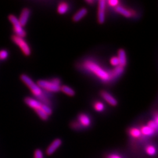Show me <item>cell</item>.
<instances>
[{
    "mask_svg": "<svg viewBox=\"0 0 158 158\" xmlns=\"http://www.w3.org/2000/svg\"><path fill=\"white\" fill-rule=\"evenodd\" d=\"M83 67L86 71L92 73L99 79H100L103 82L107 83L113 81L111 77L110 71L106 70L95 61L86 60L83 63Z\"/></svg>",
    "mask_w": 158,
    "mask_h": 158,
    "instance_id": "obj_1",
    "label": "cell"
},
{
    "mask_svg": "<svg viewBox=\"0 0 158 158\" xmlns=\"http://www.w3.org/2000/svg\"><path fill=\"white\" fill-rule=\"evenodd\" d=\"M21 81L25 84V85L29 88L31 92L33 94L34 96H36L39 102H40L44 105L50 107L52 103L49 100L48 98L45 95V94L43 92L42 89L40 88L37 84L34 82L32 79L27 75H21Z\"/></svg>",
    "mask_w": 158,
    "mask_h": 158,
    "instance_id": "obj_2",
    "label": "cell"
},
{
    "mask_svg": "<svg viewBox=\"0 0 158 158\" xmlns=\"http://www.w3.org/2000/svg\"><path fill=\"white\" fill-rule=\"evenodd\" d=\"M9 20L12 23L13 26V31L15 33V35L23 38L27 36L25 31H24L23 27L21 25V24H20L19 21V19L15 16L13 15H9Z\"/></svg>",
    "mask_w": 158,
    "mask_h": 158,
    "instance_id": "obj_3",
    "label": "cell"
},
{
    "mask_svg": "<svg viewBox=\"0 0 158 158\" xmlns=\"http://www.w3.org/2000/svg\"><path fill=\"white\" fill-rule=\"evenodd\" d=\"M12 41L17 45L21 51L26 56H29L31 54V50L27 42L24 40V39L17 36L16 35H13L11 37Z\"/></svg>",
    "mask_w": 158,
    "mask_h": 158,
    "instance_id": "obj_4",
    "label": "cell"
},
{
    "mask_svg": "<svg viewBox=\"0 0 158 158\" xmlns=\"http://www.w3.org/2000/svg\"><path fill=\"white\" fill-rule=\"evenodd\" d=\"M37 85L42 89H44L48 92H58L60 91L61 86L54 85L50 81L39 80L37 82Z\"/></svg>",
    "mask_w": 158,
    "mask_h": 158,
    "instance_id": "obj_5",
    "label": "cell"
},
{
    "mask_svg": "<svg viewBox=\"0 0 158 158\" xmlns=\"http://www.w3.org/2000/svg\"><path fill=\"white\" fill-rule=\"evenodd\" d=\"M106 6V2L105 0H100V1L98 2V21L99 24H103L105 22Z\"/></svg>",
    "mask_w": 158,
    "mask_h": 158,
    "instance_id": "obj_6",
    "label": "cell"
},
{
    "mask_svg": "<svg viewBox=\"0 0 158 158\" xmlns=\"http://www.w3.org/2000/svg\"><path fill=\"white\" fill-rule=\"evenodd\" d=\"M24 102H25V103L28 106L33 109L34 111H36L37 110H40V109L42 110V107L44 104L40 102H39L38 100H36V99L27 97L24 99Z\"/></svg>",
    "mask_w": 158,
    "mask_h": 158,
    "instance_id": "obj_7",
    "label": "cell"
},
{
    "mask_svg": "<svg viewBox=\"0 0 158 158\" xmlns=\"http://www.w3.org/2000/svg\"><path fill=\"white\" fill-rule=\"evenodd\" d=\"M62 144V140L59 138H56V139L54 140L51 144L49 145L46 150V153L48 156H51L54 154L58 148L60 147Z\"/></svg>",
    "mask_w": 158,
    "mask_h": 158,
    "instance_id": "obj_8",
    "label": "cell"
},
{
    "mask_svg": "<svg viewBox=\"0 0 158 158\" xmlns=\"http://www.w3.org/2000/svg\"><path fill=\"white\" fill-rule=\"evenodd\" d=\"M31 9L28 8H24L22 10V12L20 15V17L18 19L21 25L23 27L26 25L28 23L30 15H31Z\"/></svg>",
    "mask_w": 158,
    "mask_h": 158,
    "instance_id": "obj_9",
    "label": "cell"
},
{
    "mask_svg": "<svg viewBox=\"0 0 158 158\" xmlns=\"http://www.w3.org/2000/svg\"><path fill=\"white\" fill-rule=\"evenodd\" d=\"M100 95L103 100H106L109 104H110L112 106H116L117 105V100L109 92L102 90L100 92Z\"/></svg>",
    "mask_w": 158,
    "mask_h": 158,
    "instance_id": "obj_10",
    "label": "cell"
},
{
    "mask_svg": "<svg viewBox=\"0 0 158 158\" xmlns=\"http://www.w3.org/2000/svg\"><path fill=\"white\" fill-rule=\"evenodd\" d=\"M78 123L83 127H88L91 125V119L85 113H81L78 116Z\"/></svg>",
    "mask_w": 158,
    "mask_h": 158,
    "instance_id": "obj_11",
    "label": "cell"
},
{
    "mask_svg": "<svg viewBox=\"0 0 158 158\" xmlns=\"http://www.w3.org/2000/svg\"><path fill=\"white\" fill-rule=\"evenodd\" d=\"M117 57L118 59V61H119V66L125 68V67L127 65V56L126 52L124 49H118Z\"/></svg>",
    "mask_w": 158,
    "mask_h": 158,
    "instance_id": "obj_12",
    "label": "cell"
},
{
    "mask_svg": "<svg viewBox=\"0 0 158 158\" xmlns=\"http://www.w3.org/2000/svg\"><path fill=\"white\" fill-rule=\"evenodd\" d=\"M124 71L125 68L121 66H117L115 67L114 69H111L110 71V73L112 80H115V79L117 78L118 77H119L123 73V72H124Z\"/></svg>",
    "mask_w": 158,
    "mask_h": 158,
    "instance_id": "obj_13",
    "label": "cell"
},
{
    "mask_svg": "<svg viewBox=\"0 0 158 158\" xmlns=\"http://www.w3.org/2000/svg\"><path fill=\"white\" fill-rule=\"evenodd\" d=\"M115 11L118 13H119L122 15L123 16H124L125 17L127 18H130L133 16V13L131 12L130 10L127 9V8L121 6H118L117 7H115Z\"/></svg>",
    "mask_w": 158,
    "mask_h": 158,
    "instance_id": "obj_14",
    "label": "cell"
},
{
    "mask_svg": "<svg viewBox=\"0 0 158 158\" xmlns=\"http://www.w3.org/2000/svg\"><path fill=\"white\" fill-rule=\"evenodd\" d=\"M88 13V10L86 8H82L74 15L73 17V21L74 22H78L79 21L85 17Z\"/></svg>",
    "mask_w": 158,
    "mask_h": 158,
    "instance_id": "obj_15",
    "label": "cell"
},
{
    "mask_svg": "<svg viewBox=\"0 0 158 158\" xmlns=\"http://www.w3.org/2000/svg\"><path fill=\"white\" fill-rule=\"evenodd\" d=\"M140 131L141 132V135H143L146 136H151L154 135V134L156 132V131L152 129L151 128L148 127L147 125L142 126L140 129Z\"/></svg>",
    "mask_w": 158,
    "mask_h": 158,
    "instance_id": "obj_16",
    "label": "cell"
},
{
    "mask_svg": "<svg viewBox=\"0 0 158 158\" xmlns=\"http://www.w3.org/2000/svg\"><path fill=\"white\" fill-rule=\"evenodd\" d=\"M69 9V4L66 2H60L57 6V13L60 15L65 14Z\"/></svg>",
    "mask_w": 158,
    "mask_h": 158,
    "instance_id": "obj_17",
    "label": "cell"
},
{
    "mask_svg": "<svg viewBox=\"0 0 158 158\" xmlns=\"http://www.w3.org/2000/svg\"><path fill=\"white\" fill-rule=\"evenodd\" d=\"M60 91H62L63 93H65V94L69 96H74L75 95V90L72 89L71 88L67 86H62L60 88Z\"/></svg>",
    "mask_w": 158,
    "mask_h": 158,
    "instance_id": "obj_18",
    "label": "cell"
},
{
    "mask_svg": "<svg viewBox=\"0 0 158 158\" xmlns=\"http://www.w3.org/2000/svg\"><path fill=\"white\" fill-rule=\"evenodd\" d=\"M128 133L132 137L135 138H138L141 136V132L139 128H131L128 131Z\"/></svg>",
    "mask_w": 158,
    "mask_h": 158,
    "instance_id": "obj_19",
    "label": "cell"
},
{
    "mask_svg": "<svg viewBox=\"0 0 158 158\" xmlns=\"http://www.w3.org/2000/svg\"><path fill=\"white\" fill-rule=\"evenodd\" d=\"M145 150L146 154L150 156H154L157 152L156 148L153 145H148V146H146Z\"/></svg>",
    "mask_w": 158,
    "mask_h": 158,
    "instance_id": "obj_20",
    "label": "cell"
},
{
    "mask_svg": "<svg viewBox=\"0 0 158 158\" xmlns=\"http://www.w3.org/2000/svg\"><path fill=\"white\" fill-rule=\"evenodd\" d=\"M94 109L98 112H102L105 110V106L102 102H96L94 103Z\"/></svg>",
    "mask_w": 158,
    "mask_h": 158,
    "instance_id": "obj_21",
    "label": "cell"
},
{
    "mask_svg": "<svg viewBox=\"0 0 158 158\" xmlns=\"http://www.w3.org/2000/svg\"><path fill=\"white\" fill-rule=\"evenodd\" d=\"M34 111H35L37 113V115L39 116V117L42 120L47 121L48 119L49 116L42 110V109H40V110H37Z\"/></svg>",
    "mask_w": 158,
    "mask_h": 158,
    "instance_id": "obj_22",
    "label": "cell"
},
{
    "mask_svg": "<svg viewBox=\"0 0 158 158\" xmlns=\"http://www.w3.org/2000/svg\"><path fill=\"white\" fill-rule=\"evenodd\" d=\"M9 56V53L6 49H2L0 50V60L4 61L7 59Z\"/></svg>",
    "mask_w": 158,
    "mask_h": 158,
    "instance_id": "obj_23",
    "label": "cell"
},
{
    "mask_svg": "<svg viewBox=\"0 0 158 158\" xmlns=\"http://www.w3.org/2000/svg\"><path fill=\"white\" fill-rule=\"evenodd\" d=\"M110 63L112 66L115 67H117V66H119V61H118L117 56H113V57H111Z\"/></svg>",
    "mask_w": 158,
    "mask_h": 158,
    "instance_id": "obj_24",
    "label": "cell"
},
{
    "mask_svg": "<svg viewBox=\"0 0 158 158\" xmlns=\"http://www.w3.org/2000/svg\"><path fill=\"white\" fill-rule=\"evenodd\" d=\"M157 125H158L157 123H156L154 120L150 121L147 124L148 127H149L150 128H152V129H153L155 131H157Z\"/></svg>",
    "mask_w": 158,
    "mask_h": 158,
    "instance_id": "obj_25",
    "label": "cell"
},
{
    "mask_svg": "<svg viewBox=\"0 0 158 158\" xmlns=\"http://www.w3.org/2000/svg\"><path fill=\"white\" fill-rule=\"evenodd\" d=\"M34 158H44V153L40 149H36L34 151Z\"/></svg>",
    "mask_w": 158,
    "mask_h": 158,
    "instance_id": "obj_26",
    "label": "cell"
},
{
    "mask_svg": "<svg viewBox=\"0 0 158 158\" xmlns=\"http://www.w3.org/2000/svg\"><path fill=\"white\" fill-rule=\"evenodd\" d=\"M107 3L110 6L112 7H116L118 6V3H119V2L118 0H109L107 2Z\"/></svg>",
    "mask_w": 158,
    "mask_h": 158,
    "instance_id": "obj_27",
    "label": "cell"
},
{
    "mask_svg": "<svg viewBox=\"0 0 158 158\" xmlns=\"http://www.w3.org/2000/svg\"><path fill=\"white\" fill-rule=\"evenodd\" d=\"M52 82H53L54 85H56L57 86H61V80L58 78H52V80L50 81Z\"/></svg>",
    "mask_w": 158,
    "mask_h": 158,
    "instance_id": "obj_28",
    "label": "cell"
},
{
    "mask_svg": "<svg viewBox=\"0 0 158 158\" xmlns=\"http://www.w3.org/2000/svg\"><path fill=\"white\" fill-rule=\"evenodd\" d=\"M71 127H73V128H75V129H77V128H79L80 127H82L80 124H79L78 122H74L71 124Z\"/></svg>",
    "mask_w": 158,
    "mask_h": 158,
    "instance_id": "obj_29",
    "label": "cell"
},
{
    "mask_svg": "<svg viewBox=\"0 0 158 158\" xmlns=\"http://www.w3.org/2000/svg\"><path fill=\"white\" fill-rule=\"evenodd\" d=\"M107 158H122L120 156H118L117 154H110L109 155Z\"/></svg>",
    "mask_w": 158,
    "mask_h": 158,
    "instance_id": "obj_30",
    "label": "cell"
},
{
    "mask_svg": "<svg viewBox=\"0 0 158 158\" xmlns=\"http://www.w3.org/2000/svg\"><path fill=\"white\" fill-rule=\"evenodd\" d=\"M86 2L88 3H94L95 2L94 1H86Z\"/></svg>",
    "mask_w": 158,
    "mask_h": 158,
    "instance_id": "obj_31",
    "label": "cell"
}]
</instances>
